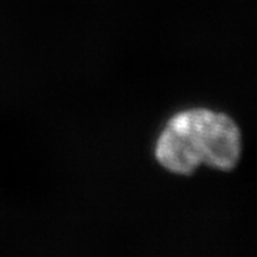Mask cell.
<instances>
[{"mask_svg": "<svg viewBox=\"0 0 257 257\" xmlns=\"http://www.w3.org/2000/svg\"><path fill=\"white\" fill-rule=\"evenodd\" d=\"M230 117L207 108L175 113L158 136L154 155L167 172L190 176L200 167L217 169L230 149Z\"/></svg>", "mask_w": 257, "mask_h": 257, "instance_id": "cell-1", "label": "cell"}]
</instances>
